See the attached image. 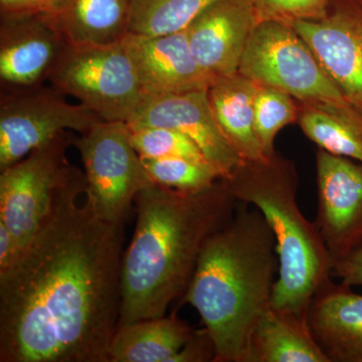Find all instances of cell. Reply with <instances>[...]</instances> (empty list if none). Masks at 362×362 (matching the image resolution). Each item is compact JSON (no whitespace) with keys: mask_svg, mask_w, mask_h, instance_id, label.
I'll return each instance as SVG.
<instances>
[{"mask_svg":"<svg viewBox=\"0 0 362 362\" xmlns=\"http://www.w3.org/2000/svg\"><path fill=\"white\" fill-rule=\"evenodd\" d=\"M216 362V349L206 328L195 331L170 362Z\"/></svg>","mask_w":362,"mask_h":362,"instance_id":"4316f807","label":"cell"},{"mask_svg":"<svg viewBox=\"0 0 362 362\" xmlns=\"http://www.w3.org/2000/svg\"><path fill=\"white\" fill-rule=\"evenodd\" d=\"M256 9L259 23L277 21L293 23L300 21H318L328 13L330 0H250Z\"/></svg>","mask_w":362,"mask_h":362,"instance_id":"484cf974","label":"cell"},{"mask_svg":"<svg viewBox=\"0 0 362 362\" xmlns=\"http://www.w3.org/2000/svg\"><path fill=\"white\" fill-rule=\"evenodd\" d=\"M149 180L156 185L181 192H199L221 180V175L206 162L181 157L141 158Z\"/></svg>","mask_w":362,"mask_h":362,"instance_id":"cb8c5ba5","label":"cell"},{"mask_svg":"<svg viewBox=\"0 0 362 362\" xmlns=\"http://www.w3.org/2000/svg\"><path fill=\"white\" fill-rule=\"evenodd\" d=\"M85 173L0 273V362H108L120 319L124 223L95 214Z\"/></svg>","mask_w":362,"mask_h":362,"instance_id":"6da1fadb","label":"cell"},{"mask_svg":"<svg viewBox=\"0 0 362 362\" xmlns=\"http://www.w3.org/2000/svg\"><path fill=\"white\" fill-rule=\"evenodd\" d=\"M85 168L86 199L95 214L110 223H125L136 197L152 182L131 141L125 122L100 121L75 138Z\"/></svg>","mask_w":362,"mask_h":362,"instance_id":"ba28073f","label":"cell"},{"mask_svg":"<svg viewBox=\"0 0 362 362\" xmlns=\"http://www.w3.org/2000/svg\"><path fill=\"white\" fill-rule=\"evenodd\" d=\"M194 333L173 315L120 326L112 338L108 362H170Z\"/></svg>","mask_w":362,"mask_h":362,"instance_id":"ffe728a7","label":"cell"},{"mask_svg":"<svg viewBox=\"0 0 362 362\" xmlns=\"http://www.w3.org/2000/svg\"><path fill=\"white\" fill-rule=\"evenodd\" d=\"M45 16L68 44H112L129 33L130 0H59Z\"/></svg>","mask_w":362,"mask_h":362,"instance_id":"ac0fdd59","label":"cell"},{"mask_svg":"<svg viewBox=\"0 0 362 362\" xmlns=\"http://www.w3.org/2000/svg\"><path fill=\"white\" fill-rule=\"evenodd\" d=\"M44 84L2 90L0 100V170L25 158L62 133L83 134L102 119L82 104Z\"/></svg>","mask_w":362,"mask_h":362,"instance_id":"9c48e42d","label":"cell"},{"mask_svg":"<svg viewBox=\"0 0 362 362\" xmlns=\"http://www.w3.org/2000/svg\"><path fill=\"white\" fill-rule=\"evenodd\" d=\"M216 0H130L129 33L162 35L183 32Z\"/></svg>","mask_w":362,"mask_h":362,"instance_id":"7402d4cb","label":"cell"},{"mask_svg":"<svg viewBox=\"0 0 362 362\" xmlns=\"http://www.w3.org/2000/svg\"><path fill=\"white\" fill-rule=\"evenodd\" d=\"M239 202L204 245L181 302L201 316L216 362H249L252 330L271 305L279 262L276 240L259 209Z\"/></svg>","mask_w":362,"mask_h":362,"instance_id":"3957f363","label":"cell"},{"mask_svg":"<svg viewBox=\"0 0 362 362\" xmlns=\"http://www.w3.org/2000/svg\"><path fill=\"white\" fill-rule=\"evenodd\" d=\"M239 73L257 85L276 88L300 102L346 101L306 42L293 25L281 21L257 25Z\"/></svg>","mask_w":362,"mask_h":362,"instance_id":"52a82bcc","label":"cell"},{"mask_svg":"<svg viewBox=\"0 0 362 362\" xmlns=\"http://www.w3.org/2000/svg\"><path fill=\"white\" fill-rule=\"evenodd\" d=\"M130 128L165 127L187 135L223 180L244 162L214 118L207 90L144 97Z\"/></svg>","mask_w":362,"mask_h":362,"instance_id":"8fae6325","label":"cell"},{"mask_svg":"<svg viewBox=\"0 0 362 362\" xmlns=\"http://www.w3.org/2000/svg\"><path fill=\"white\" fill-rule=\"evenodd\" d=\"M298 112L294 98L289 94L258 85L255 97V130L267 158L275 154L274 143L278 133L297 120Z\"/></svg>","mask_w":362,"mask_h":362,"instance_id":"603a6c76","label":"cell"},{"mask_svg":"<svg viewBox=\"0 0 362 362\" xmlns=\"http://www.w3.org/2000/svg\"><path fill=\"white\" fill-rule=\"evenodd\" d=\"M124 39L105 45L66 44L47 81L102 120L129 123L145 96Z\"/></svg>","mask_w":362,"mask_h":362,"instance_id":"5b68a950","label":"cell"},{"mask_svg":"<svg viewBox=\"0 0 362 362\" xmlns=\"http://www.w3.org/2000/svg\"><path fill=\"white\" fill-rule=\"evenodd\" d=\"M306 321L329 362H362V295L330 279L311 300Z\"/></svg>","mask_w":362,"mask_h":362,"instance_id":"2e32d148","label":"cell"},{"mask_svg":"<svg viewBox=\"0 0 362 362\" xmlns=\"http://www.w3.org/2000/svg\"><path fill=\"white\" fill-rule=\"evenodd\" d=\"M298 124L318 148L362 163V112L347 101L301 102Z\"/></svg>","mask_w":362,"mask_h":362,"instance_id":"44dd1931","label":"cell"},{"mask_svg":"<svg viewBox=\"0 0 362 362\" xmlns=\"http://www.w3.org/2000/svg\"><path fill=\"white\" fill-rule=\"evenodd\" d=\"M259 23L250 0H216L187 28L190 49L214 80L233 75Z\"/></svg>","mask_w":362,"mask_h":362,"instance_id":"9a60e30c","label":"cell"},{"mask_svg":"<svg viewBox=\"0 0 362 362\" xmlns=\"http://www.w3.org/2000/svg\"><path fill=\"white\" fill-rule=\"evenodd\" d=\"M130 130L131 141L141 158L181 157L209 163L199 146L178 131L165 127L130 128Z\"/></svg>","mask_w":362,"mask_h":362,"instance_id":"d4e9b609","label":"cell"},{"mask_svg":"<svg viewBox=\"0 0 362 362\" xmlns=\"http://www.w3.org/2000/svg\"><path fill=\"white\" fill-rule=\"evenodd\" d=\"M59 0H0L1 14H42L54 11Z\"/></svg>","mask_w":362,"mask_h":362,"instance_id":"f1b7e54d","label":"cell"},{"mask_svg":"<svg viewBox=\"0 0 362 362\" xmlns=\"http://www.w3.org/2000/svg\"><path fill=\"white\" fill-rule=\"evenodd\" d=\"M249 362H329L305 317L270 306L252 330Z\"/></svg>","mask_w":362,"mask_h":362,"instance_id":"d6986e66","label":"cell"},{"mask_svg":"<svg viewBox=\"0 0 362 362\" xmlns=\"http://www.w3.org/2000/svg\"><path fill=\"white\" fill-rule=\"evenodd\" d=\"M239 202L223 178L199 192L153 182L143 188L135 201L134 235L123 254L118 327L166 316L187 291L207 240Z\"/></svg>","mask_w":362,"mask_h":362,"instance_id":"7a4b0ae2","label":"cell"},{"mask_svg":"<svg viewBox=\"0 0 362 362\" xmlns=\"http://www.w3.org/2000/svg\"><path fill=\"white\" fill-rule=\"evenodd\" d=\"M225 180L238 201L259 209L275 238L272 306L306 318L311 300L332 277V262L315 221L300 211L294 163L275 152L265 160L243 162Z\"/></svg>","mask_w":362,"mask_h":362,"instance_id":"277c9868","label":"cell"},{"mask_svg":"<svg viewBox=\"0 0 362 362\" xmlns=\"http://www.w3.org/2000/svg\"><path fill=\"white\" fill-rule=\"evenodd\" d=\"M331 274L349 287L362 286V245L344 258L333 262Z\"/></svg>","mask_w":362,"mask_h":362,"instance_id":"83f0119b","label":"cell"},{"mask_svg":"<svg viewBox=\"0 0 362 362\" xmlns=\"http://www.w3.org/2000/svg\"><path fill=\"white\" fill-rule=\"evenodd\" d=\"M66 44L58 28L42 14H1L2 88L18 90L44 84Z\"/></svg>","mask_w":362,"mask_h":362,"instance_id":"7c38bea8","label":"cell"},{"mask_svg":"<svg viewBox=\"0 0 362 362\" xmlns=\"http://www.w3.org/2000/svg\"><path fill=\"white\" fill-rule=\"evenodd\" d=\"M317 218L331 262L362 245V163L319 148Z\"/></svg>","mask_w":362,"mask_h":362,"instance_id":"30bf717a","label":"cell"},{"mask_svg":"<svg viewBox=\"0 0 362 362\" xmlns=\"http://www.w3.org/2000/svg\"><path fill=\"white\" fill-rule=\"evenodd\" d=\"M18 257V247L7 226L0 221V273L7 270Z\"/></svg>","mask_w":362,"mask_h":362,"instance_id":"f546056e","label":"cell"},{"mask_svg":"<svg viewBox=\"0 0 362 362\" xmlns=\"http://www.w3.org/2000/svg\"><path fill=\"white\" fill-rule=\"evenodd\" d=\"M74 141L69 131L62 133L0 170V221L13 235L18 256L39 232L59 195L83 173L66 158Z\"/></svg>","mask_w":362,"mask_h":362,"instance_id":"8992f818","label":"cell"},{"mask_svg":"<svg viewBox=\"0 0 362 362\" xmlns=\"http://www.w3.org/2000/svg\"><path fill=\"white\" fill-rule=\"evenodd\" d=\"M293 28L347 102L362 112V11L340 7L318 21H300Z\"/></svg>","mask_w":362,"mask_h":362,"instance_id":"4fadbf2b","label":"cell"},{"mask_svg":"<svg viewBox=\"0 0 362 362\" xmlns=\"http://www.w3.org/2000/svg\"><path fill=\"white\" fill-rule=\"evenodd\" d=\"M124 40L144 96L209 90L214 83L195 59L187 30L162 35L128 33Z\"/></svg>","mask_w":362,"mask_h":362,"instance_id":"5bb4252c","label":"cell"},{"mask_svg":"<svg viewBox=\"0 0 362 362\" xmlns=\"http://www.w3.org/2000/svg\"><path fill=\"white\" fill-rule=\"evenodd\" d=\"M258 85L240 75L216 78L207 90L214 118L228 141L244 161L267 157L255 130V97Z\"/></svg>","mask_w":362,"mask_h":362,"instance_id":"e0dca14e","label":"cell"}]
</instances>
